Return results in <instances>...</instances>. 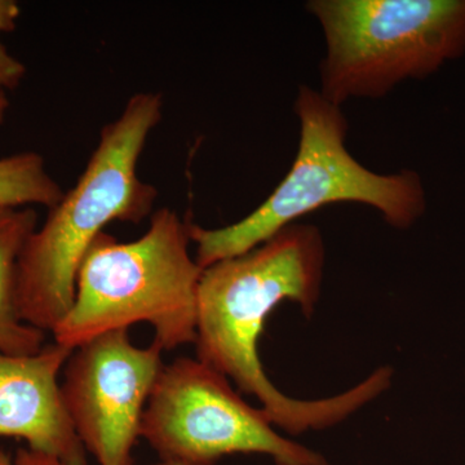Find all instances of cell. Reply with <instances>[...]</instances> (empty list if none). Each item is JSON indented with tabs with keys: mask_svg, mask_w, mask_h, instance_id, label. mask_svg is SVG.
<instances>
[{
	"mask_svg": "<svg viewBox=\"0 0 465 465\" xmlns=\"http://www.w3.org/2000/svg\"><path fill=\"white\" fill-rule=\"evenodd\" d=\"M323 235L293 223L255 249L203 269L197 302V358L256 397L274 427L291 434L341 423L391 387L381 367L356 387L322 400L286 396L271 381L259 356L266 318L284 300L313 316L322 291Z\"/></svg>",
	"mask_w": 465,
	"mask_h": 465,
	"instance_id": "cell-1",
	"label": "cell"
},
{
	"mask_svg": "<svg viewBox=\"0 0 465 465\" xmlns=\"http://www.w3.org/2000/svg\"><path fill=\"white\" fill-rule=\"evenodd\" d=\"M162 116V94L139 92L118 118L101 128L74 188L50 208L18 259L17 309L23 322L54 332L74 302L79 268L104 228L114 222L140 224L153 215L158 192L140 179L137 166Z\"/></svg>",
	"mask_w": 465,
	"mask_h": 465,
	"instance_id": "cell-2",
	"label": "cell"
},
{
	"mask_svg": "<svg viewBox=\"0 0 465 465\" xmlns=\"http://www.w3.org/2000/svg\"><path fill=\"white\" fill-rule=\"evenodd\" d=\"M295 114L299 148L292 167L255 211L224 228L206 229L189 222L202 269L255 249L283 228L324 206L358 203L375 208L391 228L405 231L427 213V192L412 170L378 173L347 149L349 124L341 106L321 92L300 85Z\"/></svg>",
	"mask_w": 465,
	"mask_h": 465,
	"instance_id": "cell-3",
	"label": "cell"
},
{
	"mask_svg": "<svg viewBox=\"0 0 465 465\" xmlns=\"http://www.w3.org/2000/svg\"><path fill=\"white\" fill-rule=\"evenodd\" d=\"M191 243L189 222L167 207L153 213L139 240L101 232L79 268L74 302L52 332L54 342L74 349L139 322L154 329L163 351L194 342L203 269Z\"/></svg>",
	"mask_w": 465,
	"mask_h": 465,
	"instance_id": "cell-4",
	"label": "cell"
},
{
	"mask_svg": "<svg viewBox=\"0 0 465 465\" xmlns=\"http://www.w3.org/2000/svg\"><path fill=\"white\" fill-rule=\"evenodd\" d=\"M324 35L321 94L378 100L465 54V0H311Z\"/></svg>",
	"mask_w": 465,
	"mask_h": 465,
	"instance_id": "cell-5",
	"label": "cell"
},
{
	"mask_svg": "<svg viewBox=\"0 0 465 465\" xmlns=\"http://www.w3.org/2000/svg\"><path fill=\"white\" fill-rule=\"evenodd\" d=\"M140 437L162 461L180 465H213L232 454L269 455L278 465H327L322 455L275 432L262 407L247 403L226 376L198 358L162 367Z\"/></svg>",
	"mask_w": 465,
	"mask_h": 465,
	"instance_id": "cell-6",
	"label": "cell"
},
{
	"mask_svg": "<svg viewBox=\"0 0 465 465\" xmlns=\"http://www.w3.org/2000/svg\"><path fill=\"white\" fill-rule=\"evenodd\" d=\"M163 349L140 348L128 330L101 333L73 349L61 394L85 451L100 465H133L143 410L161 374Z\"/></svg>",
	"mask_w": 465,
	"mask_h": 465,
	"instance_id": "cell-7",
	"label": "cell"
},
{
	"mask_svg": "<svg viewBox=\"0 0 465 465\" xmlns=\"http://www.w3.org/2000/svg\"><path fill=\"white\" fill-rule=\"evenodd\" d=\"M72 351L57 342L34 356L0 351V437L25 440L30 451L63 465H87L58 382Z\"/></svg>",
	"mask_w": 465,
	"mask_h": 465,
	"instance_id": "cell-8",
	"label": "cell"
},
{
	"mask_svg": "<svg viewBox=\"0 0 465 465\" xmlns=\"http://www.w3.org/2000/svg\"><path fill=\"white\" fill-rule=\"evenodd\" d=\"M36 228L34 208H0V351L9 356H34L45 342V332L23 322L17 309L18 259Z\"/></svg>",
	"mask_w": 465,
	"mask_h": 465,
	"instance_id": "cell-9",
	"label": "cell"
},
{
	"mask_svg": "<svg viewBox=\"0 0 465 465\" xmlns=\"http://www.w3.org/2000/svg\"><path fill=\"white\" fill-rule=\"evenodd\" d=\"M63 189L48 173L36 152H21L0 158V208L56 206Z\"/></svg>",
	"mask_w": 465,
	"mask_h": 465,
	"instance_id": "cell-10",
	"label": "cell"
},
{
	"mask_svg": "<svg viewBox=\"0 0 465 465\" xmlns=\"http://www.w3.org/2000/svg\"><path fill=\"white\" fill-rule=\"evenodd\" d=\"M26 75L25 64L9 54L0 42V92L16 90Z\"/></svg>",
	"mask_w": 465,
	"mask_h": 465,
	"instance_id": "cell-11",
	"label": "cell"
},
{
	"mask_svg": "<svg viewBox=\"0 0 465 465\" xmlns=\"http://www.w3.org/2000/svg\"><path fill=\"white\" fill-rule=\"evenodd\" d=\"M21 8L15 0H0V33H11L16 30Z\"/></svg>",
	"mask_w": 465,
	"mask_h": 465,
	"instance_id": "cell-12",
	"label": "cell"
},
{
	"mask_svg": "<svg viewBox=\"0 0 465 465\" xmlns=\"http://www.w3.org/2000/svg\"><path fill=\"white\" fill-rule=\"evenodd\" d=\"M16 465H63L54 459L45 457V455L36 454V452L20 450L17 454Z\"/></svg>",
	"mask_w": 465,
	"mask_h": 465,
	"instance_id": "cell-13",
	"label": "cell"
},
{
	"mask_svg": "<svg viewBox=\"0 0 465 465\" xmlns=\"http://www.w3.org/2000/svg\"><path fill=\"white\" fill-rule=\"evenodd\" d=\"M9 109V100L5 92H0V125L5 124Z\"/></svg>",
	"mask_w": 465,
	"mask_h": 465,
	"instance_id": "cell-14",
	"label": "cell"
},
{
	"mask_svg": "<svg viewBox=\"0 0 465 465\" xmlns=\"http://www.w3.org/2000/svg\"><path fill=\"white\" fill-rule=\"evenodd\" d=\"M0 465H12L7 455L3 454V452H0Z\"/></svg>",
	"mask_w": 465,
	"mask_h": 465,
	"instance_id": "cell-15",
	"label": "cell"
},
{
	"mask_svg": "<svg viewBox=\"0 0 465 465\" xmlns=\"http://www.w3.org/2000/svg\"><path fill=\"white\" fill-rule=\"evenodd\" d=\"M155 465H180V464H176V463H168V461H161V463H159V464H155Z\"/></svg>",
	"mask_w": 465,
	"mask_h": 465,
	"instance_id": "cell-16",
	"label": "cell"
}]
</instances>
